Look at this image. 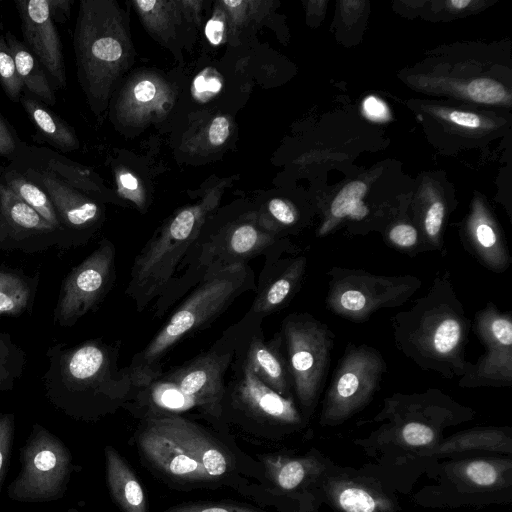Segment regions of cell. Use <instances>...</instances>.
Instances as JSON below:
<instances>
[{
	"label": "cell",
	"mask_w": 512,
	"mask_h": 512,
	"mask_svg": "<svg viewBox=\"0 0 512 512\" xmlns=\"http://www.w3.org/2000/svg\"><path fill=\"white\" fill-rule=\"evenodd\" d=\"M471 327L485 351L474 363L466 362L458 385L462 388L511 387V311L503 312L489 301L475 313Z\"/></svg>",
	"instance_id": "cell-8"
},
{
	"label": "cell",
	"mask_w": 512,
	"mask_h": 512,
	"mask_svg": "<svg viewBox=\"0 0 512 512\" xmlns=\"http://www.w3.org/2000/svg\"><path fill=\"white\" fill-rule=\"evenodd\" d=\"M11 166L21 171L45 191L61 226L84 229L93 225L98 219L100 215L98 205L50 170L24 160H17Z\"/></svg>",
	"instance_id": "cell-15"
},
{
	"label": "cell",
	"mask_w": 512,
	"mask_h": 512,
	"mask_svg": "<svg viewBox=\"0 0 512 512\" xmlns=\"http://www.w3.org/2000/svg\"><path fill=\"white\" fill-rule=\"evenodd\" d=\"M195 89L200 93H216L221 89V83L216 78L199 75L195 80Z\"/></svg>",
	"instance_id": "cell-43"
},
{
	"label": "cell",
	"mask_w": 512,
	"mask_h": 512,
	"mask_svg": "<svg viewBox=\"0 0 512 512\" xmlns=\"http://www.w3.org/2000/svg\"><path fill=\"white\" fill-rule=\"evenodd\" d=\"M201 219L198 210L180 211L135 257L125 293L138 312L167 290L199 236Z\"/></svg>",
	"instance_id": "cell-3"
},
{
	"label": "cell",
	"mask_w": 512,
	"mask_h": 512,
	"mask_svg": "<svg viewBox=\"0 0 512 512\" xmlns=\"http://www.w3.org/2000/svg\"><path fill=\"white\" fill-rule=\"evenodd\" d=\"M454 8L463 9L467 7L471 1L470 0H452L449 2Z\"/></svg>",
	"instance_id": "cell-45"
},
{
	"label": "cell",
	"mask_w": 512,
	"mask_h": 512,
	"mask_svg": "<svg viewBox=\"0 0 512 512\" xmlns=\"http://www.w3.org/2000/svg\"><path fill=\"white\" fill-rule=\"evenodd\" d=\"M171 435L191 456L198 460L210 478L223 475L228 462L220 448L194 423L180 416L149 419Z\"/></svg>",
	"instance_id": "cell-18"
},
{
	"label": "cell",
	"mask_w": 512,
	"mask_h": 512,
	"mask_svg": "<svg viewBox=\"0 0 512 512\" xmlns=\"http://www.w3.org/2000/svg\"><path fill=\"white\" fill-rule=\"evenodd\" d=\"M469 479L480 486H490L497 480L496 469L486 461H473L466 467Z\"/></svg>",
	"instance_id": "cell-35"
},
{
	"label": "cell",
	"mask_w": 512,
	"mask_h": 512,
	"mask_svg": "<svg viewBox=\"0 0 512 512\" xmlns=\"http://www.w3.org/2000/svg\"><path fill=\"white\" fill-rule=\"evenodd\" d=\"M363 109L366 115L373 120H383L388 116V109L380 99L370 96L365 99Z\"/></svg>",
	"instance_id": "cell-38"
},
{
	"label": "cell",
	"mask_w": 512,
	"mask_h": 512,
	"mask_svg": "<svg viewBox=\"0 0 512 512\" xmlns=\"http://www.w3.org/2000/svg\"><path fill=\"white\" fill-rule=\"evenodd\" d=\"M401 435L404 441L411 446L429 444L434 439V429L425 421L411 419L403 424Z\"/></svg>",
	"instance_id": "cell-34"
},
{
	"label": "cell",
	"mask_w": 512,
	"mask_h": 512,
	"mask_svg": "<svg viewBox=\"0 0 512 512\" xmlns=\"http://www.w3.org/2000/svg\"><path fill=\"white\" fill-rule=\"evenodd\" d=\"M386 371V361L377 348L349 342L325 395V419L344 418L368 403Z\"/></svg>",
	"instance_id": "cell-7"
},
{
	"label": "cell",
	"mask_w": 512,
	"mask_h": 512,
	"mask_svg": "<svg viewBox=\"0 0 512 512\" xmlns=\"http://www.w3.org/2000/svg\"><path fill=\"white\" fill-rule=\"evenodd\" d=\"M230 367L233 373L230 381L225 382L221 405L230 404L258 421L276 424L299 422L300 415L293 397H283L266 386L235 353Z\"/></svg>",
	"instance_id": "cell-10"
},
{
	"label": "cell",
	"mask_w": 512,
	"mask_h": 512,
	"mask_svg": "<svg viewBox=\"0 0 512 512\" xmlns=\"http://www.w3.org/2000/svg\"><path fill=\"white\" fill-rule=\"evenodd\" d=\"M467 95L475 102L496 104L508 99L506 89L492 79H475L466 87Z\"/></svg>",
	"instance_id": "cell-28"
},
{
	"label": "cell",
	"mask_w": 512,
	"mask_h": 512,
	"mask_svg": "<svg viewBox=\"0 0 512 512\" xmlns=\"http://www.w3.org/2000/svg\"><path fill=\"white\" fill-rule=\"evenodd\" d=\"M136 3L142 10L147 11L153 8V6L156 4V1H137Z\"/></svg>",
	"instance_id": "cell-46"
},
{
	"label": "cell",
	"mask_w": 512,
	"mask_h": 512,
	"mask_svg": "<svg viewBox=\"0 0 512 512\" xmlns=\"http://www.w3.org/2000/svg\"><path fill=\"white\" fill-rule=\"evenodd\" d=\"M463 245L483 267L494 273H503L511 265V255L504 237L484 211L476 210L472 214Z\"/></svg>",
	"instance_id": "cell-17"
},
{
	"label": "cell",
	"mask_w": 512,
	"mask_h": 512,
	"mask_svg": "<svg viewBox=\"0 0 512 512\" xmlns=\"http://www.w3.org/2000/svg\"><path fill=\"white\" fill-rule=\"evenodd\" d=\"M105 452L106 480L109 491L123 512H147V501L141 484L125 460L107 445Z\"/></svg>",
	"instance_id": "cell-21"
},
{
	"label": "cell",
	"mask_w": 512,
	"mask_h": 512,
	"mask_svg": "<svg viewBox=\"0 0 512 512\" xmlns=\"http://www.w3.org/2000/svg\"><path fill=\"white\" fill-rule=\"evenodd\" d=\"M0 222L21 233H48L57 229L14 194L1 180Z\"/></svg>",
	"instance_id": "cell-23"
},
{
	"label": "cell",
	"mask_w": 512,
	"mask_h": 512,
	"mask_svg": "<svg viewBox=\"0 0 512 512\" xmlns=\"http://www.w3.org/2000/svg\"><path fill=\"white\" fill-rule=\"evenodd\" d=\"M256 291L255 276L248 265L208 274L174 310L143 350L135 354L131 370L158 372L165 355L185 337L210 325L243 293Z\"/></svg>",
	"instance_id": "cell-2"
},
{
	"label": "cell",
	"mask_w": 512,
	"mask_h": 512,
	"mask_svg": "<svg viewBox=\"0 0 512 512\" xmlns=\"http://www.w3.org/2000/svg\"><path fill=\"white\" fill-rule=\"evenodd\" d=\"M236 340L237 329L234 325L209 350L183 365L163 372V376L173 382L198 408L217 416L221 413L225 375L234 358Z\"/></svg>",
	"instance_id": "cell-9"
},
{
	"label": "cell",
	"mask_w": 512,
	"mask_h": 512,
	"mask_svg": "<svg viewBox=\"0 0 512 512\" xmlns=\"http://www.w3.org/2000/svg\"><path fill=\"white\" fill-rule=\"evenodd\" d=\"M166 512H259L235 505H184L169 509Z\"/></svg>",
	"instance_id": "cell-36"
},
{
	"label": "cell",
	"mask_w": 512,
	"mask_h": 512,
	"mask_svg": "<svg viewBox=\"0 0 512 512\" xmlns=\"http://www.w3.org/2000/svg\"><path fill=\"white\" fill-rule=\"evenodd\" d=\"M20 103L36 128L37 141L46 142L62 152L78 149L79 142L74 129L47 105L25 90Z\"/></svg>",
	"instance_id": "cell-20"
},
{
	"label": "cell",
	"mask_w": 512,
	"mask_h": 512,
	"mask_svg": "<svg viewBox=\"0 0 512 512\" xmlns=\"http://www.w3.org/2000/svg\"><path fill=\"white\" fill-rule=\"evenodd\" d=\"M471 326L448 270L438 273L409 309L391 318L397 349L421 370L445 379L463 374Z\"/></svg>",
	"instance_id": "cell-1"
},
{
	"label": "cell",
	"mask_w": 512,
	"mask_h": 512,
	"mask_svg": "<svg viewBox=\"0 0 512 512\" xmlns=\"http://www.w3.org/2000/svg\"><path fill=\"white\" fill-rule=\"evenodd\" d=\"M224 3L230 7H235L242 4V1H224Z\"/></svg>",
	"instance_id": "cell-47"
},
{
	"label": "cell",
	"mask_w": 512,
	"mask_h": 512,
	"mask_svg": "<svg viewBox=\"0 0 512 512\" xmlns=\"http://www.w3.org/2000/svg\"><path fill=\"white\" fill-rule=\"evenodd\" d=\"M224 25L219 20H209L206 24L205 34L209 42L218 45L222 41Z\"/></svg>",
	"instance_id": "cell-41"
},
{
	"label": "cell",
	"mask_w": 512,
	"mask_h": 512,
	"mask_svg": "<svg viewBox=\"0 0 512 512\" xmlns=\"http://www.w3.org/2000/svg\"><path fill=\"white\" fill-rule=\"evenodd\" d=\"M339 504L346 512H373L376 502L373 497L360 488H346L339 494Z\"/></svg>",
	"instance_id": "cell-32"
},
{
	"label": "cell",
	"mask_w": 512,
	"mask_h": 512,
	"mask_svg": "<svg viewBox=\"0 0 512 512\" xmlns=\"http://www.w3.org/2000/svg\"><path fill=\"white\" fill-rule=\"evenodd\" d=\"M327 275L326 308L354 323L368 321L379 310L404 305L422 286L414 275H378L339 266Z\"/></svg>",
	"instance_id": "cell-4"
},
{
	"label": "cell",
	"mask_w": 512,
	"mask_h": 512,
	"mask_svg": "<svg viewBox=\"0 0 512 512\" xmlns=\"http://www.w3.org/2000/svg\"><path fill=\"white\" fill-rule=\"evenodd\" d=\"M268 212L274 223L270 226L269 232L281 237V230L292 228L298 221L296 210L282 199L274 198L268 203Z\"/></svg>",
	"instance_id": "cell-30"
},
{
	"label": "cell",
	"mask_w": 512,
	"mask_h": 512,
	"mask_svg": "<svg viewBox=\"0 0 512 512\" xmlns=\"http://www.w3.org/2000/svg\"><path fill=\"white\" fill-rule=\"evenodd\" d=\"M450 122L467 128H478L482 124L481 118L469 112L452 110L447 113Z\"/></svg>",
	"instance_id": "cell-39"
},
{
	"label": "cell",
	"mask_w": 512,
	"mask_h": 512,
	"mask_svg": "<svg viewBox=\"0 0 512 512\" xmlns=\"http://www.w3.org/2000/svg\"><path fill=\"white\" fill-rule=\"evenodd\" d=\"M24 45L44 67L56 88L65 89L64 55L48 0H15Z\"/></svg>",
	"instance_id": "cell-13"
},
{
	"label": "cell",
	"mask_w": 512,
	"mask_h": 512,
	"mask_svg": "<svg viewBox=\"0 0 512 512\" xmlns=\"http://www.w3.org/2000/svg\"><path fill=\"white\" fill-rule=\"evenodd\" d=\"M139 445L146 458L171 477L181 480L211 479L198 460L151 420H148L139 436Z\"/></svg>",
	"instance_id": "cell-16"
},
{
	"label": "cell",
	"mask_w": 512,
	"mask_h": 512,
	"mask_svg": "<svg viewBox=\"0 0 512 512\" xmlns=\"http://www.w3.org/2000/svg\"><path fill=\"white\" fill-rule=\"evenodd\" d=\"M71 0H48L50 15L53 21L64 24L70 16Z\"/></svg>",
	"instance_id": "cell-40"
},
{
	"label": "cell",
	"mask_w": 512,
	"mask_h": 512,
	"mask_svg": "<svg viewBox=\"0 0 512 512\" xmlns=\"http://www.w3.org/2000/svg\"><path fill=\"white\" fill-rule=\"evenodd\" d=\"M14 436V418L12 415L0 416V493L7 474Z\"/></svg>",
	"instance_id": "cell-31"
},
{
	"label": "cell",
	"mask_w": 512,
	"mask_h": 512,
	"mask_svg": "<svg viewBox=\"0 0 512 512\" xmlns=\"http://www.w3.org/2000/svg\"><path fill=\"white\" fill-rule=\"evenodd\" d=\"M20 472L7 488L10 499L44 503L62 498L72 473L68 447L44 427L35 424L20 449Z\"/></svg>",
	"instance_id": "cell-6"
},
{
	"label": "cell",
	"mask_w": 512,
	"mask_h": 512,
	"mask_svg": "<svg viewBox=\"0 0 512 512\" xmlns=\"http://www.w3.org/2000/svg\"><path fill=\"white\" fill-rule=\"evenodd\" d=\"M267 464L270 466V471H272L276 483L282 489H294L304 479L305 468L298 460H290L277 465L269 461Z\"/></svg>",
	"instance_id": "cell-29"
},
{
	"label": "cell",
	"mask_w": 512,
	"mask_h": 512,
	"mask_svg": "<svg viewBox=\"0 0 512 512\" xmlns=\"http://www.w3.org/2000/svg\"><path fill=\"white\" fill-rule=\"evenodd\" d=\"M384 236L388 245L411 257L424 252L421 233L413 224L394 223L387 229Z\"/></svg>",
	"instance_id": "cell-25"
},
{
	"label": "cell",
	"mask_w": 512,
	"mask_h": 512,
	"mask_svg": "<svg viewBox=\"0 0 512 512\" xmlns=\"http://www.w3.org/2000/svg\"><path fill=\"white\" fill-rule=\"evenodd\" d=\"M5 40L13 55L24 90L47 106L56 103L55 85L36 57L10 31Z\"/></svg>",
	"instance_id": "cell-22"
},
{
	"label": "cell",
	"mask_w": 512,
	"mask_h": 512,
	"mask_svg": "<svg viewBox=\"0 0 512 512\" xmlns=\"http://www.w3.org/2000/svg\"><path fill=\"white\" fill-rule=\"evenodd\" d=\"M293 393L304 407L314 405L326 381L335 334L307 312L288 314L280 330Z\"/></svg>",
	"instance_id": "cell-5"
},
{
	"label": "cell",
	"mask_w": 512,
	"mask_h": 512,
	"mask_svg": "<svg viewBox=\"0 0 512 512\" xmlns=\"http://www.w3.org/2000/svg\"><path fill=\"white\" fill-rule=\"evenodd\" d=\"M155 85L149 80L139 82L134 88L135 98L140 102H148L154 98Z\"/></svg>",
	"instance_id": "cell-42"
},
{
	"label": "cell",
	"mask_w": 512,
	"mask_h": 512,
	"mask_svg": "<svg viewBox=\"0 0 512 512\" xmlns=\"http://www.w3.org/2000/svg\"><path fill=\"white\" fill-rule=\"evenodd\" d=\"M119 179L122 186L127 190H136L138 187L137 179L129 173L121 174Z\"/></svg>",
	"instance_id": "cell-44"
},
{
	"label": "cell",
	"mask_w": 512,
	"mask_h": 512,
	"mask_svg": "<svg viewBox=\"0 0 512 512\" xmlns=\"http://www.w3.org/2000/svg\"><path fill=\"white\" fill-rule=\"evenodd\" d=\"M26 146L9 122L0 114V158L14 162Z\"/></svg>",
	"instance_id": "cell-33"
},
{
	"label": "cell",
	"mask_w": 512,
	"mask_h": 512,
	"mask_svg": "<svg viewBox=\"0 0 512 512\" xmlns=\"http://www.w3.org/2000/svg\"><path fill=\"white\" fill-rule=\"evenodd\" d=\"M115 247L104 240L68 277L60 302V318L71 321L85 314L106 292L114 277Z\"/></svg>",
	"instance_id": "cell-12"
},
{
	"label": "cell",
	"mask_w": 512,
	"mask_h": 512,
	"mask_svg": "<svg viewBox=\"0 0 512 512\" xmlns=\"http://www.w3.org/2000/svg\"><path fill=\"white\" fill-rule=\"evenodd\" d=\"M0 85L11 101L20 102L24 85L18 75L11 50L3 36H0Z\"/></svg>",
	"instance_id": "cell-27"
},
{
	"label": "cell",
	"mask_w": 512,
	"mask_h": 512,
	"mask_svg": "<svg viewBox=\"0 0 512 512\" xmlns=\"http://www.w3.org/2000/svg\"><path fill=\"white\" fill-rule=\"evenodd\" d=\"M0 180L55 228L61 224L45 191L13 166L0 167Z\"/></svg>",
	"instance_id": "cell-24"
},
{
	"label": "cell",
	"mask_w": 512,
	"mask_h": 512,
	"mask_svg": "<svg viewBox=\"0 0 512 512\" xmlns=\"http://www.w3.org/2000/svg\"><path fill=\"white\" fill-rule=\"evenodd\" d=\"M366 193L367 186L362 181H352L342 188L331 202L317 236L328 235L346 220L351 223L352 233H364L365 222L371 215L370 208L363 201Z\"/></svg>",
	"instance_id": "cell-19"
},
{
	"label": "cell",
	"mask_w": 512,
	"mask_h": 512,
	"mask_svg": "<svg viewBox=\"0 0 512 512\" xmlns=\"http://www.w3.org/2000/svg\"><path fill=\"white\" fill-rule=\"evenodd\" d=\"M307 269L304 255L265 257L254 301L247 312L259 319L284 309L299 291Z\"/></svg>",
	"instance_id": "cell-14"
},
{
	"label": "cell",
	"mask_w": 512,
	"mask_h": 512,
	"mask_svg": "<svg viewBox=\"0 0 512 512\" xmlns=\"http://www.w3.org/2000/svg\"><path fill=\"white\" fill-rule=\"evenodd\" d=\"M262 319L246 314L235 326V354L240 356L253 374L283 397H293L292 380L286 361L280 331L265 340Z\"/></svg>",
	"instance_id": "cell-11"
},
{
	"label": "cell",
	"mask_w": 512,
	"mask_h": 512,
	"mask_svg": "<svg viewBox=\"0 0 512 512\" xmlns=\"http://www.w3.org/2000/svg\"><path fill=\"white\" fill-rule=\"evenodd\" d=\"M29 291L17 276L0 272V314H15L27 304Z\"/></svg>",
	"instance_id": "cell-26"
},
{
	"label": "cell",
	"mask_w": 512,
	"mask_h": 512,
	"mask_svg": "<svg viewBox=\"0 0 512 512\" xmlns=\"http://www.w3.org/2000/svg\"><path fill=\"white\" fill-rule=\"evenodd\" d=\"M229 135V121L220 116L213 120L209 128V140L214 145L223 144Z\"/></svg>",
	"instance_id": "cell-37"
}]
</instances>
